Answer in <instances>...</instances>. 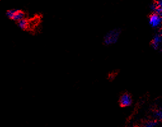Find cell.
I'll return each instance as SVG.
<instances>
[{"label":"cell","instance_id":"obj_8","mask_svg":"<svg viewBox=\"0 0 162 127\" xmlns=\"http://www.w3.org/2000/svg\"><path fill=\"white\" fill-rule=\"evenodd\" d=\"M158 125V121L156 120H150L145 122L144 126V127H156Z\"/></svg>","mask_w":162,"mask_h":127},{"label":"cell","instance_id":"obj_9","mask_svg":"<svg viewBox=\"0 0 162 127\" xmlns=\"http://www.w3.org/2000/svg\"><path fill=\"white\" fill-rule=\"evenodd\" d=\"M17 10H15V9H11V10H8V11L7 12V13H6L7 16L9 19L13 20V18H14V16H15V15L16 12H17Z\"/></svg>","mask_w":162,"mask_h":127},{"label":"cell","instance_id":"obj_5","mask_svg":"<svg viewBox=\"0 0 162 127\" xmlns=\"http://www.w3.org/2000/svg\"><path fill=\"white\" fill-rule=\"evenodd\" d=\"M151 8L153 11V13H159L162 12V0H158L157 3L153 4Z\"/></svg>","mask_w":162,"mask_h":127},{"label":"cell","instance_id":"obj_2","mask_svg":"<svg viewBox=\"0 0 162 127\" xmlns=\"http://www.w3.org/2000/svg\"><path fill=\"white\" fill-rule=\"evenodd\" d=\"M149 24L153 28H158L162 24V18L158 13H153L149 18Z\"/></svg>","mask_w":162,"mask_h":127},{"label":"cell","instance_id":"obj_4","mask_svg":"<svg viewBox=\"0 0 162 127\" xmlns=\"http://www.w3.org/2000/svg\"><path fill=\"white\" fill-rule=\"evenodd\" d=\"M162 44V34L158 33L156 34L151 41V46L155 50H157L160 48V47Z\"/></svg>","mask_w":162,"mask_h":127},{"label":"cell","instance_id":"obj_10","mask_svg":"<svg viewBox=\"0 0 162 127\" xmlns=\"http://www.w3.org/2000/svg\"><path fill=\"white\" fill-rule=\"evenodd\" d=\"M154 114H155V117L157 119L162 121V109H159L155 110Z\"/></svg>","mask_w":162,"mask_h":127},{"label":"cell","instance_id":"obj_3","mask_svg":"<svg viewBox=\"0 0 162 127\" xmlns=\"http://www.w3.org/2000/svg\"><path fill=\"white\" fill-rule=\"evenodd\" d=\"M132 104V99L131 95L128 93H123L120 98V104L122 107H126L131 105Z\"/></svg>","mask_w":162,"mask_h":127},{"label":"cell","instance_id":"obj_7","mask_svg":"<svg viewBox=\"0 0 162 127\" xmlns=\"http://www.w3.org/2000/svg\"><path fill=\"white\" fill-rule=\"evenodd\" d=\"M17 24L18 26L21 29H26L28 27L29 25V23L28 21L26 19H22L21 20H20L19 21L17 22Z\"/></svg>","mask_w":162,"mask_h":127},{"label":"cell","instance_id":"obj_1","mask_svg":"<svg viewBox=\"0 0 162 127\" xmlns=\"http://www.w3.org/2000/svg\"><path fill=\"white\" fill-rule=\"evenodd\" d=\"M121 30L118 28L113 29L109 31L104 37V43L107 45L116 43L120 37Z\"/></svg>","mask_w":162,"mask_h":127},{"label":"cell","instance_id":"obj_11","mask_svg":"<svg viewBox=\"0 0 162 127\" xmlns=\"http://www.w3.org/2000/svg\"><path fill=\"white\" fill-rule=\"evenodd\" d=\"M158 14H159V15H160V16L162 18V12H160V13H159Z\"/></svg>","mask_w":162,"mask_h":127},{"label":"cell","instance_id":"obj_6","mask_svg":"<svg viewBox=\"0 0 162 127\" xmlns=\"http://www.w3.org/2000/svg\"><path fill=\"white\" fill-rule=\"evenodd\" d=\"M24 16H25V14H24V13L23 12H22L21 10H17V12H16L13 20L15 21L18 22L20 20L24 19Z\"/></svg>","mask_w":162,"mask_h":127}]
</instances>
